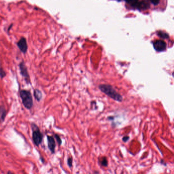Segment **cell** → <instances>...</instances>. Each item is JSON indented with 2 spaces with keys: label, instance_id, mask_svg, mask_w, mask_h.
<instances>
[{
  "label": "cell",
  "instance_id": "obj_1",
  "mask_svg": "<svg viewBox=\"0 0 174 174\" xmlns=\"http://www.w3.org/2000/svg\"><path fill=\"white\" fill-rule=\"evenodd\" d=\"M99 89L104 94H105L108 97L114 101L121 102L123 100L122 96L119 94L112 85L110 84H100L99 85Z\"/></svg>",
  "mask_w": 174,
  "mask_h": 174
},
{
  "label": "cell",
  "instance_id": "obj_2",
  "mask_svg": "<svg viewBox=\"0 0 174 174\" xmlns=\"http://www.w3.org/2000/svg\"><path fill=\"white\" fill-rule=\"evenodd\" d=\"M19 96L24 106L28 110L32 109L33 106V101L30 91L21 89L19 91Z\"/></svg>",
  "mask_w": 174,
  "mask_h": 174
},
{
  "label": "cell",
  "instance_id": "obj_3",
  "mask_svg": "<svg viewBox=\"0 0 174 174\" xmlns=\"http://www.w3.org/2000/svg\"><path fill=\"white\" fill-rule=\"evenodd\" d=\"M31 127L32 131V137L33 142L36 146L38 147L42 142L43 135L36 124L34 123H31Z\"/></svg>",
  "mask_w": 174,
  "mask_h": 174
},
{
  "label": "cell",
  "instance_id": "obj_4",
  "mask_svg": "<svg viewBox=\"0 0 174 174\" xmlns=\"http://www.w3.org/2000/svg\"><path fill=\"white\" fill-rule=\"evenodd\" d=\"M19 68L20 71V73L22 77L24 78V80L27 84H31V79L30 77L29 74L28 73V68L24 61L20 62L19 64Z\"/></svg>",
  "mask_w": 174,
  "mask_h": 174
},
{
  "label": "cell",
  "instance_id": "obj_5",
  "mask_svg": "<svg viewBox=\"0 0 174 174\" xmlns=\"http://www.w3.org/2000/svg\"><path fill=\"white\" fill-rule=\"evenodd\" d=\"M17 46L21 53L24 54L27 53L28 47L27 40L25 37H22L20 38L17 42Z\"/></svg>",
  "mask_w": 174,
  "mask_h": 174
},
{
  "label": "cell",
  "instance_id": "obj_6",
  "mask_svg": "<svg viewBox=\"0 0 174 174\" xmlns=\"http://www.w3.org/2000/svg\"><path fill=\"white\" fill-rule=\"evenodd\" d=\"M153 45L155 50L157 52L164 51L167 48L166 43L161 40H156L154 42Z\"/></svg>",
  "mask_w": 174,
  "mask_h": 174
},
{
  "label": "cell",
  "instance_id": "obj_7",
  "mask_svg": "<svg viewBox=\"0 0 174 174\" xmlns=\"http://www.w3.org/2000/svg\"><path fill=\"white\" fill-rule=\"evenodd\" d=\"M47 142H48V147L50 151L52 154H54L55 152L56 148V142L54 136L47 135Z\"/></svg>",
  "mask_w": 174,
  "mask_h": 174
},
{
  "label": "cell",
  "instance_id": "obj_8",
  "mask_svg": "<svg viewBox=\"0 0 174 174\" xmlns=\"http://www.w3.org/2000/svg\"><path fill=\"white\" fill-rule=\"evenodd\" d=\"M150 5L149 3L146 0H143V1L138 2L136 8L138 9L142 10H147L150 8Z\"/></svg>",
  "mask_w": 174,
  "mask_h": 174
},
{
  "label": "cell",
  "instance_id": "obj_9",
  "mask_svg": "<svg viewBox=\"0 0 174 174\" xmlns=\"http://www.w3.org/2000/svg\"><path fill=\"white\" fill-rule=\"evenodd\" d=\"M6 114L7 111L5 106L4 105L0 106V124L4 122L6 117Z\"/></svg>",
  "mask_w": 174,
  "mask_h": 174
},
{
  "label": "cell",
  "instance_id": "obj_10",
  "mask_svg": "<svg viewBox=\"0 0 174 174\" xmlns=\"http://www.w3.org/2000/svg\"><path fill=\"white\" fill-rule=\"evenodd\" d=\"M33 96L35 99L38 102H40L42 98V93L40 90L35 88L33 90Z\"/></svg>",
  "mask_w": 174,
  "mask_h": 174
},
{
  "label": "cell",
  "instance_id": "obj_11",
  "mask_svg": "<svg viewBox=\"0 0 174 174\" xmlns=\"http://www.w3.org/2000/svg\"><path fill=\"white\" fill-rule=\"evenodd\" d=\"M100 163L102 166L107 167L108 164V161H107L106 157H103L101 158V160L100 161Z\"/></svg>",
  "mask_w": 174,
  "mask_h": 174
},
{
  "label": "cell",
  "instance_id": "obj_12",
  "mask_svg": "<svg viewBox=\"0 0 174 174\" xmlns=\"http://www.w3.org/2000/svg\"><path fill=\"white\" fill-rule=\"evenodd\" d=\"M54 138L56 139V142H57L59 146H60L62 145V140H61V137H60V136L57 134H54Z\"/></svg>",
  "mask_w": 174,
  "mask_h": 174
},
{
  "label": "cell",
  "instance_id": "obj_13",
  "mask_svg": "<svg viewBox=\"0 0 174 174\" xmlns=\"http://www.w3.org/2000/svg\"><path fill=\"white\" fill-rule=\"evenodd\" d=\"M157 35L160 37L162 38H168L169 37V35L167 33H164L161 31H159L157 33Z\"/></svg>",
  "mask_w": 174,
  "mask_h": 174
},
{
  "label": "cell",
  "instance_id": "obj_14",
  "mask_svg": "<svg viewBox=\"0 0 174 174\" xmlns=\"http://www.w3.org/2000/svg\"><path fill=\"white\" fill-rule=\"evenodd\" d=\"M125 1L128 3L131 4V5L134 7H136L138 2V0H125Z\"/></svg>",
  "mask_w": 174,
  "mask_h": 174
},
{
  "label": "cell",
  "instance_id": "obj_15",
  "mask_svg": "<svg viewBox=\"0 0 174 174\" xmlns=\"http://www.w3.org/2000/svg\"><path fill=\"white\" fill-rule=\"evenodd\" d=\"M6 76V73L4 70V69L2 67H0V78L1 80H3L4 78H5Z\"/></svg>",
  "mask_w": 174,
  "mask_h": 174
},
{
  "label": "cell",
  "instance_id": "obj_16",
  "mask_svg": "<svg viewBox=\"0 0 174 174\" xmlns=\"http://www.w3.org/2000/svg\"><path fill=\"white\" fill-rule=\"evenodd\" d=\"M67 164L69 168H71L73 166V158L69 157L67 160Z\"/></svg>",
  "mask_w": 174,
  "mask_h": 174
},
{
  "label": "cell",
  "instance_id": "obj_17",
  "mask_svg": "<svg viewBox=\"0 0 174 174\" xmlns=\"http://www.w3.org/2000/svg\"><path fill=\"white\" fill-rule=\"evenodd\" d=\"M150 1L154 5L156 6L159 4L160 0H150Z\"/></svg>",
  "mask_w": 174,
  "mask_h": 174
},
{
  "label": "cell",
  "instance_id": "obj_18",
  "mask_svg": "<svg viewBox=\"0 0 174 174\" xmlns=\"http://www.w3.org/2000/svg\"><path fill=\"white\" fill-rule=\"evenodd\" d=\"M129 136H124L122 138V141L124 142H127L129 140Z\"/></svg>",
  "mask_w": 174,
  "mask_h": 174
},
{
  "label": "cell",
  "instance_id": "obj_19",
  "mask_svg": "<svg viewBox=\"0 0 174 174\" xmlns=\"http://www.w3.org/2000/svg\"><path fill=\"white\" fill-rule=\"evenodd\" d=\"M12 24H11V25H10V27L9 28H8V31H9V30H10V28H11V27H12Z\"/></svg>",
  "mask_w": 174,
  "mask_h": 174
},
{
  "label": "cell",
  "instance_id": "obj_20",
  "mask_svg": "<svg viewBox=\"0 0 174 174\" xmlns=\"http://www.w3.org/2000/svg\"><path fill=\"white\" fill-rule=\"evenodd\" d=\"M7 173H8V174H10V173H11V174H12L13 173H12V172H8Z\"/></svg>",
  "mask_w": 174,
  "mask_h": 174
},
{
  "label": "cell",
  "instance_id": "obj_21",
  "mask_svg": "<svg viewBox=\"0 0 174 174\" xmlns=\"http://www.w3.org/2000/svg\"><path fill=\"white\" fill-rule=\"evenodd\" d=\"M119 1H121V0H119Z\"/></svg>",
  "mask_w": 174,
  "mask_h": 174
}]
</instances>
